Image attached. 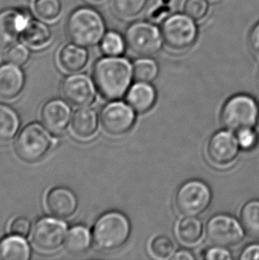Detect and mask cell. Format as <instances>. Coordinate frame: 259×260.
<instances>
[{"label": "cell", "instance_id": "obj_1", "mask_svg": "<svg viewBox=\"0 0 259 260\" xmlns=\"http://www.w3.org/2000/svg\"><path fill=\"white\" fill-rule=\"evenodd\" d=\"M95 85L108 100H117L125 94L133 78V65L120 56H106L93 69Z\"/></svg>", "mask_w": 259, "mask_h": 260}, {"label": "cell", "instance_id": "obj_2", "mask_svg": "<svg viewBox=\"0 0 259 260\" xmlns=\"http://www.w3.org/2000/svg\"><path fill=\"white\" fill-rule=\"evenodd\" d=\"M106 33L104 19L100 12L89 7L72 11L66 21V36L70 42L92 47L102 41Z\"/></svg>", "mask_w": 259, "mask_h": 260}, {"label": "cell", "instance_id": "obj_3", "mask_svg": "<svg viewBox=\"0 0 259 260\" xmlns=\"http://www.w3.org/2000/svg\"><path fill=\"white\" fill-rule=\"evenodd\" d=\"M131 234V224L125 215L110 211L96 222L92 231L95 246L105 251L116 250L126 243Z\"/></svg>", "mask_w": 259, "mask_h": 260}, {"label": "cell", "instance_id": "obj_4", "mask_svg": "<svg viewBox=\"0 0 259 260\" xmlns=\"http://www.w3.org/2000/svg\"><path fill=\"white\" fill-rule=\"evenodd\" d=\"M258 116V108L251 97L247 95H236L225 102L221 121L230 132L238 133L245 129H252Z\"/></svg>", "mask_w": 259, "mask_h": 260}, {"label": "cell", "instance_id": "obj_5", "mask_svg": "<svg viewBox=\"0 0 259 260\" xmlns=\"http://www.w3.org/2000/svg\"><path fill=\"white\" fill-rule=\"evenodd\" d=\"M124 39L130 51L141 57L156 54L164 44L161 30L147 21H136L130 25Z\"/></svg>", "mask_w": 259, "mask_h": 260}, {"label": "cell", "instance_id": "obj_6", "mask_svg": "<svg viewBox=\"0 0 259 260\" xmlns=\"http://www.w3.org/2000/svg\"><path fill=\"white\" fill-rule=\"evenodd\" d=\"M211 202V191L206 183L192 179L179 187L175 197V205L185 217H197L206 211Z\"/></svg>", "mask_w": 259, "mask_h": 260}, {"label": "cell", "instance_id": "obj_7", "mask_svg": "<svg viewBox=\"0 0 259 260\" xmlns=\"http://www.w3.org/2000/svg\"><path fill=\"white\" fill-rule=\"evenodd\" d=\"M161 31L164 42L176 51L188 49L198 35L196 21L186 14H175L167 18L161 25Z\"/></svg>", "mask_w": 259, "mask_h": 260}, {"label": "cell", "instance_id": "obj_8", "mask_svg": "<svg viewBox=\"0 0 259 260\" xmlns=\"http://www.w3.org/2000/svg\"><path fill=\"white\" fill-rule=\"evenodd\" d=\"M48 131L39 123H30L22 129L15 143L18 156L27 162L42 159L52 145Z\"/></svg>", "mask_w": 259, "mask_h": 260}, {"label": "cell", "instance_id": "obj_9", "mask_svg": "<svg viewBox=\"0 0 259 260\" xmlns=\"http://www.w3.org/2000/svg\"><path fill=\"white\" fill-rule=\"evenodd\" d=\"M206 235L214 246L231 248L243 241L244 229L242 224L230 215L217 214L207 223Z\"/></svg>", "mask_w": 259, "mask_h": 260}, {"label": "cell", "instance_id": "obj_10", "mask_svg": "<svg viewBox=\"0 0 259 260\" xmlns=\"http://www.w3.org/2000/svg\"><path fill=\"white\" fill-rule=\"evenodd\" d=\"M67 236V225L59 219H39L31 231V243L36 250L44 254L53 253L60 248Z\"/></svg>", "mask_w": 259, "mask_h": 260}, {"label": "cell", "instance_id": "obj_11", "mask_svg": "<svg viewBox=\"0 0 259 260\" xmlns=\"http://www.w3.org/2000/svg\"><path fill=\"white\" fill-rule=\"evenodd\" d=\"M31 19L29 11L23 7L0 11V49H7L16 43Z\"/></svg>", "mask_w": 259, "mask_h": 260}, {"label": "cell", "instance_id": "obj_12", "mask_svg": "<svg viewBox=\"0 0 259 260\" xmlns=\"http://www.w3.org/2000/svg\"><path fill=\"white\" fill-rule=\"evenodd\" d=\"M135 122V113L131 106L123 102H111L105 106L101 114L103 130L112 136H120L131 130Z\"/></svg>", "mask_w": 259, "mask_h": 260}, {"label": "cell", "instance_id": "obj_13", "mask_svg": "<svg viewBox=\"0 0 259 260\" xmlns=\"http://www.w3.org/2000/svg\"><path fill=\"white\" fill-rule=\"evenodd\" d=\"M61 92L67 102L75 107H88L94 102V85L86 75L74 74L65 78Z\"/></svg>", "mask_w": 259, "mask_h": 260}, {"label": "cell", "instance_id": "obj_14", "mask_svg": "<svg viewBox=\"0 0 259 260\" xmlns=\"http://www.w3.org/2000/svg\"><path fill=\"white\" fill-rule=\"evenodd\" d=\"M237 138L230 132L220 131L212 135L208 143V156L217 166H228L238 155Z\"/></svg>", "mask_w": 259, "mask_h": 260}, {"label": "cell", "instance_id": "obj_15", "mask_svg": "<svg viewBox=\"0 0 259 260\" xmlns=\"http://www.w3.org/2000/svg\"><path fill=\"white\" fill-rule=\"evenodd\" d=\"M71 110L66 103L60 100L48 102L43 107L41 120L44 126L50 134L60 135L63 134L69 125Z\"/></svg>", "mask_w": 259, "mask_h": 260}, {"label": "cell", "instance_id": "obj_16", "mask_svg": "<svg viewBox=\"0 0 259 260\" xmlns=\"http://www.w3.org/2000/svg\"><path fill=\"white\" fill-rule=\"evenodd\" d=\"M46 207L50 214L56 218H69L77 210V197L67 187H55L46 194Z\"/></svg>", "mask_w": 259, "mask_h": 260}, {"label": "cell", "instance_id": "obj_17", "mask_svg": "<svg viewBox=\"0 0 259 260\" xmlns=\"http://www.w3.org/2000/svg\"><path fill=\"white\" fill-rule=\"evenodd\" d=\"M25 78L20 66L14 64H3L0 66V100L10 101L20 94Z\"/></svg>", "mask_w": 259, "mask_h": 260}, {"label": "cell", "instance_id": "obj_18", "mask_svg": "<svg viewBox=\"0 0 259 260\" xmlns=\"http://www.w3.org/2000/svg\"><path fill=\"white\" fill-rule=\"evenodd\" d=\"M89 60V53L84 46L70 42L60 47L57 61L60 69L68 73H77L83 70Z\"/></svg>", "mask_w": 259, "mask_h": 260}, {"label": "cell", "instance_id": "obj_19", "mask_svg": "<svg viewBox=\"0 0 259 260\" xmlns=\"http://www.w3.org/2000/svg\"><path fill=\"white\" fill-rule=\"evenodd\" d=\"M98 127V116L94 109L82 107L74 113L70 130L79 141H89L94 137Z\"/></svg>", "mask_w": 259, "mask_h": 260}, {"label": "cell", "instance_id": "obj_20", "mask_svg": "<svg viewBox=\"0 0 259 260\" xmlns=\"http://www.w3.org/2000/svg\"><path fill=\"white\" fill-rule=\"evenodd\" d=\"M20 39L28 48L41 50L53 42V32L46 21L31 19L25 26Z\"/></svg>", "mask_w": 259, "mask_h": 260}, {"label": "cell", "instance_id": "obj_21", "mask_svg": "<svg viewBox=\"0 0 259 260\" xmlns=\"http://www.w3.org/2000/svg\"><path fill=\"white\" fill-rule=\"evenodd\" d=\"M155 91L148 83H140L133 85L127 93V102L132 109L139 113L148 111L155 102Z\"/></svg>", "mask_w": 259, "mask_h": 260}, {"label": "cell", "instance_id": "obj_22", "mask_svg": "<svg viewBox=\"0 0 259 260\" xmlns=\"http://www.w3.org/2000/svg\"><path fill=\"white\" fill-rule=\"evenodd\" d=\"M30 249L23 237L8 236L0 241V260H28Z\"/></svg>", "mask_w": 259, "mask_h": 260}, {"label": "cell", "instance_id": "obj_23", "mask_svg": "<svg viewBox=\"0 0 259 260\" xmlns=\"http://www.w3.org/2000/svg\"><path fill=\"white\" fill-rule=\"evenodd\" d=\"M203 224L196 217H186L176 226V234L179 241L187 245L198 243L203 236Z\"/></svg>", "mask_w": 259, "mask_h": 260}, {"label": "cell", "instance_id": "obj_24", "mask_svg": "<svg viewBox=\"0 0 259 260\" xmlns=\"http://www.w3.org/2000/svg\"><path fill=\"white\" fill-rule=\"evenodd\" d=\"M91 244V235L86 228L77 225L67 233L64 245L71 254H82L88 250Z\"/></svg>", "mask_w": 259, "mask_h": 260}, {"label": "cell", "instance_id": "obj_25", "mask_svg": "<svg viewBox=\"0 0 259 260\" xmlns=\"http://www.w3.org/2000/svg\"><path fill=\"white\" fill-rule=\"evenodd\" d=\"M19 127L20 119L14 109L0 104V143H7L13 140Z\"/></svg>", "mask_w": 259, "mask_h": 260}, {"label": "cell", "instance_id": "obj_26", "mask_svg": "<svg viewBox=\"0 0 259 260\" xmlns=\"http://www.w3.org/2000/svg\"><path fill=\"white\" fill-rule=\"evenodd\" d=\"M241 224L249 236L259 238V200L244 204L241 211Z\"/></svg>", "mask_w": 259, "mask_h": 260}, {"label": "cell", "instance_id": "obj_27", "mask_svg": "<svg viewBox=\"0 0 259 260\" xmlns=\"http://www.w3.org/2000/svg\"><path fill=\"white\" fill-rule=\"evenodd\" d=\"M32 10L39 20L53 22L62 14V4L60 0H35Z\"/></svg>", "mask_w": 259, "mask_h": 260}, {"label": "cell", "instance_id": "obj_28", "mask_svg": "<svg viewBox=\"0 0 259 260\" xmlns=\"http://www.w3.org/2000/svg\"><path fill=\"white\" fill-rule=\"evenodd\" d=\"M158 65L149 57H142L137 60L133 65L134 80L140 83H150L157 77Z\"/></svg>", "mask_w": 259, "mask_h": 260}, {"label": "cell", "instance_id": "obj_29", "mask_svg": "<svg viewBox=\"0 0 259 260\" xmlns=\"http://www.w3.org/2000/svg\"><path fill=\"white\" fill-rule=\"evenodd\" d=\"M100 46L106 56H120L125 51L126 42L118 32L109 31L103 36Z\"/></svg>", "mask_w": 259, "mask_h": 260}, {"label": "cell", "instance_id": "obj_30", "mask_svg": "<svg viewBox=\"0 0 259 260\" xmlns=\"http://www.w3.org/2000/svg\"><path fill=\"white\" fill-rule=\"evenodd\" d=\"M147 0H112L113 10L119 17L130 19L140 14Z\"/></svg>", "mask_w": 259, "mask_h": 260}, {"label": "cell", "instance_id": "obj_31", "mask_svg": "<svg viewBox=\"0 0 259 260\" xmlns=\"http://www.w3.org/2000/svg\"><path fill=\"white\" fill-rule=\"evenodd\" d=\"M150 250L154 257L165 259L170 258L174 255L175 245L167 236H156L151 242Z\"/></svg>", "mask_w": 259, "mask_h": 260}, {"label": "cell", "instance_id": "obj_32", "mask_svg": "<svg viewBox=\"0 0 259 260\" xmlns=\"http://www.w3.org/2000/svg\"><path fill=\"white\" fill-rule=\"evenodd\" d=\"M30 53L28 46L21 43H14L6 49L5 59L7 62L17 66H22L28 61Z\"/></svg>", "mask_w": 259, "mask_h": 260}, {"label": "cell", "instance_id": "obj_33", "mask_svg": "<svg viewBox=\"0 0 259 260\" xmlns=\"http://www.w3.org/2000/svg\"><path fill=\"white\" fill-rule=\"evenodd\" d=\"M209 12V3L207 0H186L184 13L195 21H201Z\"/></svg>", "mask_w": 259, "mask_h": 260}, {"label": "cell", "instance_id": "obj_34", "mask_svg": "<svg viewBox=\"0 0 259 260\" xmlns=\"http://www.w3.org/2000/svg\"><path fill=\"white\" fill-rule=\"evenodd\" d=\"M237 141L240 148L250 150L256 146L257 137L252 129H245L237 133Z\"/></svg>", "mask_w": 259, "mask_h": 260}, {"label": "cell", "instance_id": "obj_35", "mask_svg": "<svg viewBox=\"0 0 259 260\" xmlns=\"http://www.w3.org/2000/svg\"><path fill=\"white\" fill-rule=\"evenodd\" d=\"M30 222L25 218H16L10 225V231L14 236L26 237L30 231Z\"/></svg>", "mask_w": 259, "mask_h": 260}, {"label": "cell", "instance_id": "obj_36", "mask_svg": "<svg viewBox=\"0 0 259 260\" xmlns=\"http://www.w3.org/2000/svg\"><path fill=\"white\" fill-rule=\"evenodd\" d=\"M204 258L207 260H229L231 259L232 255L228 248L215 246L206 250Z\"/></svg>", "mask_w": 259, "mask_h": 260}, {"label": "cell", "instance_id": "obj_37", "mask_svg": "<svg viewBox=\"0 0 259 260\" xmlns=\"http://www.w3.org/2000/svg\"><path fill=\"white\" fill-rule=\"evenodd\" d=\"M242 260H259V244H250L246 247L240 256Z\"/></svg>", "mask_w": 259, "mask_h": 260}, {"label": "cell", "instance_id": "obj_38", "mask_svg": "<svg viewBox=\"0 0 259 260\" xmlns=\"http://www.w3.org/2000/svg\"><path fill=\"white\" fill-rule=\"evenodd\" d=\"M249 44L253 51L259 55V22L251 30L249 36Z\"/></svg>", "mask_w": 259, "mask_h": 260}, {"label": "cell", "instance_id": "obj_39", "mask_svg": "<svg viewBox=\"0 0 259 260\" xmlns=\"http://www.w3.org/2000/svg\"><path fill=\"white\" fill-rule=\"evenodd\" d=\"M172 260H193L195 259L192 253H190L188 250H179L178 252L174 253L172 257Z\"/></svg>", "mask_w": 259, "mask_h": 260}, {"label": "cell", "instance_id": "obj_40", "mask_svg": "<svg viewBox=\"0 0 259 260\" xmlns=\"http://www.w3.org/2000/svg\"><path fill=\"white\" fill-rule=\"evenodd\" d=\"M87 2H90V3L92 4H99V3H102V2H103L104 0H86Z\"/></svg>", "mask_w": 259, "mask_h": 260}, {"label": "cell", "instance_id": "obj_41", "mask_svg": "<svg viewBox=\"0 0 259 260\" xmlns=\"http://www.w3.org/2000/svg\"><path fill=\"white\" fill-rule=\"evenodd\" d=\"M258 115H259V105H258Z\"/></svg>", "mask_w": 259, "mask_h": 260}]
</instances>
